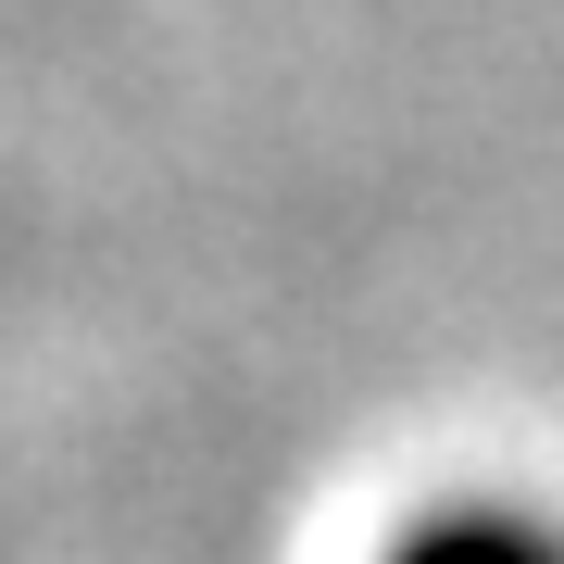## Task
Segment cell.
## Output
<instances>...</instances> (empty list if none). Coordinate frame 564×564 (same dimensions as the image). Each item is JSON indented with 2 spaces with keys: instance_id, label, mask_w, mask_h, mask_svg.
Segmentation results:
<instances>
[{
  "instance_id": "obj_1",
  "label": "cell",
  "mask_w": 564,
  "mask_h": 564,
  "mask_svg": "<svg viewBox=\"0 0 564 564\" xmlns=\"http://www.w3.org/2000/svg\"><path fill=\"white\" fill-rule=\"evenodd\" d=\"M402 564H552V552L514 540V527H440V540H414Z\"/></svg>"
}]
</instances>
